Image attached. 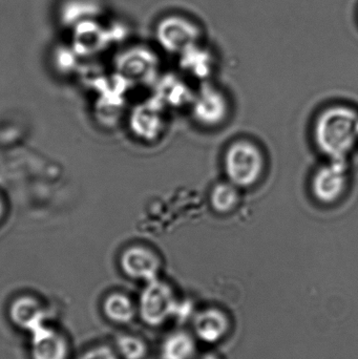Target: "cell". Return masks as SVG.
I'll list each match as a JSON object with an SVG mask.
<instances>
[{"mask_svg": "<svg viewBox=\"0 0 358 359\" xmlns=\"http://www.w3.org/2000/svg\"><path fill=\"white\" fill-rule=\"evenodd\" d=\"M80 359H117V356L109 348L97 347L86 352Z\"/></svg>", "mask_w": 358, "mask_h": 359, "instance_id": "2e32d148", "label": "cell"}, {"mask_svg": "<svg viewBox=\"0 0 358 359\" xmlns=\"http://www.w3.org/2000/svg\"><path fill=\"white\" fill-rule=\"evenodd\" d=\"M195 353V343L188 334L176 333L167 337L162 355L164 359H191Z\"/></svg>", "mask_w": 358, "mask_h": 359, "instance_id": "5bb4252c", "label": "cell"}, {"mask_svg": "<svg viewBox=\"0 0 358 359\" xmlns=\"http://www.w3.org/2000/svg\"><path fill=\"white\" fill-rule=\"evenodd\" d=\"M121 266L130 278L149 283L158 278L161 269V259L155 251L137 245L124 251Z\"/></svg>", "mask_w": 358, "mask_h": 359, "instance_id": "8992f818", "label": "cell"}, {"mask_svg": "<svg viewBox=\"0 0 358 359\" xmlns=\"http://www.w3.org/2000/svg\"><path fill=\"white\" fill-rule=\"evenodd\" d=\"M210 205L216 212L226 215L235 210L240 204V188L230 182L216 184L210 191Z\"/></svg>", "mask_w": 358, "mask_h": 359, "instance_id": "7c38bea8", "label": "cell"}, {"mask_svg": "<svg viewBox=\"0 0 358 359\" xmlns=\"http://www.w3.org/2000/svg\"><path fill=\"white\" fill-rule=\"evenodd\" d=\"M224 170L227 180L240 189L254 187L264 176L266 158L256 143L237 140L226 149Z\"/></svg>", "mask_w": 358, "mask_h": 359, "instance_id": "7a4b0ae2", "label": "cell"}, {"mask_svg": "<svg viewBox=\"0 0 358 359\" xmlns=\"http://www.w3.org/2000/svg\"><path fill=\"white\" fill-rule=\"evenodd\" d=\"M177 301L172 289L165 283L156 280L147 283L140 297V313L151 326L163 324L176 311Z\"/></svg>", "mask_w": 358, "mask_h": 359, "instance_id": "5b68a950", "label": "cell"}, {"mask_svg": "<svg viewBox=\"0 0 358 359\" xmlns=\"http://www.w3.org/2000/svg\"><path fill=\"white\" fill-rule=\"evenodd\" d=\"M4 202H2L1 198H0V219H1L2 215H4Z\"/></svg>", "mask_w": 358, "mask_h": 359, "instance_id": "e0dca14e", "label": "cell"}, {"mask_svg": "<svg viewBox=\"0 0 358 359\" xmlns=\"http://www.w3.org/2000/svg\"><path fill=\"white\" fill-rule=\"evenodd\" d=\"M118 350L125 359H142L146 353V346L138 337L123 335L117 341Z\"/></svg>", "mask_w": 358, "mask_h": 359, "instance_id": "9a60e30c", "label": "cell"}, {"mask_svg": "<svg viewBox=\"0 0 358 359\" xmlns=\"http://www.w3.org/2000/svg\"><path fill=\"white\" fill-rule=\"evenodd\" d=\"M313 140L328 160H347L358 145V111L332 105L322 111L313 126Z\"/></svg>", "mask_w": 358, "mask_h": 359, "instance_id": "6da1fadb", "label": "cell"}, {"mask_svg": "<svg viewBox=\"0 0 358 359\" xmlns=\"http://www.w3.org/2000/svg\"><path fill=\"white\" fill-rule=\"evenodd\" d=\"M195 333L205 343H216L228 331V320L219 310H205L195 318Z\"/></svg>", "mask_w": 358, "mask_h": 359, "instance_id": "9c48e42d", "label": "cell"}, {"mask_svg": "<svg viewBox=\"0 0 358 359\" xmlns=\"http://www.w3.org/2000/svg\"><path fill=\"white\" fill-rule=\"evenodd\" d=\"M31 335L33 359H67V341L54 329L44 324Z\"/></svg>", "mask_w": 358, "mask_h": 359, "instance_id": "52a82bcc", "label": "cell"}, {"mask_svg": "<svg viewBox=\"0 0 358 359\" xmlns=\"http://www.w3.org/2000/svg\"><path fill=\"white\" fill-rule=\"evenodd\" d=\"M191 109L195 121L207 128L222 126L230 111L226 95L212 86H203L195 93Z\"/></svg>", "mask_w": 358, "mask_h": 359, "instance_id": "277c9868", "label": "cell"}, {"mask_svg": "<svg viewBox=\"0 0 358 359\" xmlns=\"http://www.w3.org/2000/svg\"><path fill=\"white\" fill-rule=\"evenodd\" d=\"M10 316L15 325L29 333L46 324L48 318L39 302L31 297L17 299L11 306Z\"/></svg>", "mask_w": 358, "mask_h": 359, "instance_id": "ba28073f", "label": "cell"}, {"mask_svg": "<svg viewBox=\"0 0 358 359\" xmlns=\"http://www.w3.org/2000/svg\"><path fill=\"white\" fill-rule=\"evenodd\" d=\"M349 184L350 172L347 160H328L313 174L311 194L321 204H336L344 198Z\"/></svg>", "mask_w": 358, "mask_h": 359, "instance_id": "3957f363", "label": "cell"}, {"mask_svg": "<svg viewBox=\"0 0 358 359\" xmlns=\"http://www.w3.org/2000/svg\"><path fill=\"white\" fill-rule=\"evenodd\" d=\"M156 100L164 107L180 109L191 107L195 93L191 92L183 80L177 77H168L162 81L158 88Z\"/></svg>", "mask_w": 358, "mask_h": 359, "instance_id": "30bf717a", "label": "cell"}, {"mask_svg": "<svg viewBox=\"0 0 358 359\" xmlns=\"http://www.w3.org/2000/svg\"><path fill=\"white\" fill-rule=\"evenodd\" d=\"M165 107L160 104L157 100L137 111V126L141 137L147 140H155L159 138L165 128Z\"/></svg>", "mask_w": 358, "mask_h": 359, "instance_id": "8fae6325", "label": "cell"}, {"mask_svg": "<svg viewBox=\"0 0 358 359\" xmlns=\"http://www.w3.org/2000/svg\"><path fill=\"white\" fill-rule=\"evenodd\" d=\"M105 316L111 322L128 324L135 316V307L132 301L121 293H113L105 299L103 305Z\"/></svg>", "mask_w": 358, "mask_h": 359, "instance_id": "4fadbf2b", "label": "cell"}]
</instances>
